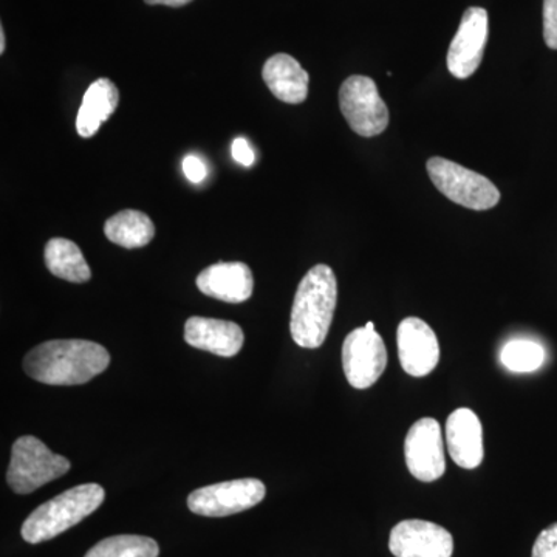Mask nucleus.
Segmentation results:
<instances>
[{
  "label": "nucleus",
  "mask_w": 557,
  "mask_h": 557,
  "mask_svg": "<svg viewBox=\"0 0 557 557\" xmlns=\"http://www.w3.org/2000/svg\"><path fill=\"white\" fill-rule=\"evenodd\" d=\"M70 467L69 458L51 453L39 438L24 435L11 449L7 483L14 493L25 496L67 474Z\"/></svg>",
  "instance_id": "20e7f679"
},
{
  "label": "nucleus",
  "mask_w": 557,
  "mask_h": 557,
  "mask_svg": "<svg viewBox=\"0 0 557 557\" xmlns=\"http://www.w3.org/2000/svg\"><path fill=\"white\" fill-rule=\"evenodd\" d=\"M265 494L267 487L258 479L231 480L193 491L188 508L205 518H226L256 507Z\"/></svg>",
  "instance_id": "6e6552de"
},
{
  "label": "nucleus",
  "mask_w": 557,
  "mask_h": 557,
  "mask_svg": "<svg viewBox=\"0 0 557 557\" xmlns=\"http://www.w3.org/2000/svg\"><path fill=\"white\" fill-rule=\"evenodd\" d=\"M500 361L509 372L530 373L542 368L545 350L533 341L515 339L502 350Z\"/></svg>",
  "instance_id": "412c9836"
},
{
  "label": "nucleus",
  "mask_w": 557,
  "mask_h": 557,
  "mask_svg": "<svg viewBox=\"0 0 557 557\" xmlns=\"http://www.w3.org/2000/svg\"><path fill=\"white\" fill-rule=\"evenodd\" d=\"M197 288L209 298L228 304H242L255 292V277L247 263L219 262L197 276Z\"/></svg>",
  "instance_id": "ddd939ff"
},
{
  "label": "nucleus",
  "mask_w": 557,
  "mask_h": 557,
  "mask_svg": "<svg viewBox=\"0 0 557 557\" xmlns=\"http://www.w3.org/2000/svg\"><path fill=\"white\" fill-rule=\"evenodd\" d=\"M262 78L271 94L287 104H300L309 95V73L295 58L277 53L265 62Z\"/></svg>",
  "instance_id": "dca6fc26"
},
{
  "label": "nucleus",
  "mask_w": 557,
  "mask_h": 557,
  "mask_svg": "<svg viewBox=\"0 0 557 557\" xmlns=\"http://www.w3.org/2000/svg\"><path fill=\"white\" fill-rule=\"evenodd\" d=\"M531 557H557V522L541 531Z\"/></svg>",
  "instance_id": "4be33fe9"
},
{
  "label": "nucleus",
  "mask_w": 557,
  "mask_h": 557,
  "mask_svg": "<svg viewBox=\"0 0 557 557\" xmlns=\"http://www.w3.org/2000/svg\"><path fill=\"white\" fill-rule=\"evenodd\" d=\"M104 498V487L98 483H86L64 491L28 516L22 525V539L36 545L60 536L69 528L78 525L81 520L94 515Z\"/></svg>",
  "instance_id": "7ed1b4c3"
},
{
  "label": "nucleus",
  "mask_w": 557,
  "mask_h": 557,
  "mask_svg": "<svg viewBox=\"0 0 557 557\" xmlns=\"http://www.w3.org/2000/svg\"><path fill=\"white\" fill-rule=\"evenodd\" d=\"M110 355L101 344L84 339H58L39 344L24 358L30 379L49 386H79L101 375Z\"/></svg>",
  "instance_id": "f257e3e1"
},
{
  "label": "nucleus",
  "mask_w": 557,
  "mask_h": 557,
  "mask_svg": "<svg viewBox=\"0 0 557 557\" xmlns=\"http://www.w3.org/2000/svg\"><path fill=\"white\" fill-rule=\"evenodd\" d=\"M44 259H46L47 269L53 276L73 282V284H84V282L90 281L89 263L84 259V255L75 242L54 237L47 244Z\"/></svg>",
  "instance_id": "6ab92c4d"
},
{
  "label": "nucleus",
  "mask_w": 557,
  "mask_h": 557,
  "mask_svg": "<svg viewBox=\"0 0 557 557\" xmlns=\"http://www.w3.org/2000/svg\"><path fill=\"white\" fill-rule=\"evenodd\" d=\"M490 32L487 11L471 7L463 13L448 51V69L457 79L474 75L482 64Z\"/></svg>",
  "instance_id": "9d476101"
},
{
  "label": "nucleus",
  "mask_w": 557,
  "mask_h": 557,
  "mask_svg": "<svg viewBox=\"0 0 557 557\" xmlns=\"http://www.w3.org/2000/svg\"><path fill=\"white\" fill-rule=\"evenodd\" d=\"M231 153H233V159L237 161V163L242 164V166H252L256 161L255 152H252L251 146L245 138H236L231 145Z\"/></svg>",
  "instance_id": "393cba45"
},
{
  "label": "nucleus",
  "mask_w": 557,
  "mask_h": 557,
  "mask_svg": "<svg viewBox=\"0 0 557 557\" xmlns=\"http://www.w3.org/2000/svg\"><path fill=\"white\" fill-rule=\"evenodd\" d=\"M343 368L348 384L359 391L372 387L383 375L387 348L372 321L348 333L343 344Z\"/></svg>",
  "instance_id": "0eeeda50"
},
{
  "label": "nucleus",
  "mask_w": 557,
  "mask_h": 557,
  "mask_svg": "<svg viewBox=\"0 0 557 557\" xmlns=\"http://www.w3.org/2000/svg\"><path fill=\"white\" fill-rule=\"evenodd\" d=\"M5 47H7V36L5 30H3V27L0 28V53H5Z\"/></svg>",
  "instance_id": "bb28decb"
},
{
  "label": "nucleus",
  "mask_w": 557,
  "mask_h": 557,
  "mask_svg": "<svg viewBox=\"0 0 557 557\" xmlns=\"http://www.w3.org/2000/svg\"><path fill=\"white\" fill-rule=\"evenodd\" d=\"M446 446L458 467L475 469L482 465L485 456L483 428L475 412L460 408L450 413L446 421Z\"/></svg>",
  "instance_id": "4468645a"
},
{
  "label": "nucleus",
  "mask_w": 557,
  "mask_h": 557,
  "mask_svg": "<svg viewBox=\"0 0 557 557\" xmlns=\"http://www.w3.org/2000/svg\"><path fill=\"white\" fill-rule=\"evenodd\" d=\"M405 457L410 474L420 482H435L445 475V445L435 418H421L412 424L405 440Z\"/></svg>",
  "instance_id": "1a4fd4ad"
},
{
  "label": "nucleus",
  "mask_w": 557,
  "mask_h": 557,
  "mask_svg": "<svg viewBox=\"0 0 557 557\" xmlns=\"http://www.w3.org/2000/svg\"><path fill=\"white\" fill-rule=\"evenodd\" d=\"M183 172L193 183H201L208 175L207 164L196 156H188L183 160Z\"/></svg>",
  "instance_id": "b1692460"
},
{
  "label": "nucleus",
  "mask_w": 557,
  "mask_h": 557,
  "mask_svg": "<svg viewBox=\"0 0 557 557\" xmlns=\"http://www.w3.org/2000/svg\"><path fill=\"white\" fill-rule=\"evenodd\" d=\"M160 547L153 539L121 534L98 542L84 557H159Z\"/></svg>",
  "instance_id": "aec40b11"
},
{
  "label": "nucleus",
  "mask_w": 557,
  "mask_h": 557,
  "mask_svg": "<svg viewBox=\"0 0 557 557\" xmlns=\"http://www.w3.org/2000/svg\"><path fill=\"white\" fill-rule=\"evenodd\" d=\"M388 549L395 557H450L454 537L446 528L428 520H403L388 537Z\"/></svg>",
  "instance_id": "9b49d317"
},
{
  "label": "nucleus",
  "mask_w": 557,
  "mask_h": 557,
  "mask_svg": "<svg viewBox=\"0 0 557 557\" xmlns=\"http://www.w3.org/2000/svg\"><path fill=\"white\" fill-rule=\"evenodd\" d=\"M104 234L112 244L120 247L143 248L156 237V225L145 212L124 209L106 222Z\"/></svg>",
  "instance_id": "a211bd4d"
},
{
  "label": "nucleus",
  "mask_w": 557,
  "mask_h": 557,
  "mask_svg": "<svg viewBox=\"0 0 557 557\" xmlns=\"http://www.w3.org/2000/svg\"><path fill=\"white\" fill-rule=\"evenodd\" d=\"M426 168L435 188L460 207L472 211H486L500 201V190L479 172L467 170L442 157L429 159Z\"/></svg>",
  "instance_id": "39448f33"
},
{
  "label": "nucleus",
  "mask_w": 557,
  "mask_h": 557,
  "mask_svg": "<svg viewBox=\"0 0 557 557\" xmlns=\"http://www.w3.org/2000/svg\"><path fill=\"white\" fill-rule=\"evenodd\" d=\"M399 364L410 376L423 379L438 366L440 344L434 330L420 318H406L397 332Z\"/></svg>",
  "instance_id": "f8f14e48"
},
{
  "label": "nucleus",
  "mask_w": 557,
  "mask_h": 557,
  "mask_svg": "<svg viewBox=\"0 0 557 557\" xmlns=\"http://www.w3.org/2000/svg\"><path fill=\"white\" fill-rule=\"evenodd\" d=\"M120 104L119 87L108 78H100L91 83L76 119V131L83 138H91L100 131L101 124L106 123L115 112Z\"/></svg>",
  "instance_id": "f3484780"
},
{
  "label": "nucleus",
  "mask_w": 557,
  "mask_h": 557,
  "mask_svg": "<svg viewBox=\"0 0 557 557\" xmlns=\"http://www.w3.org/2000/svg\"><path fill=\"white\" fill-rule=\"evenodd\" d=\"M338 302V281L329 265L313 267L293 300L289 332L302 348H319L327 338Z\"/></svg>",
  "instance_id": "f03ea898"
},
{
  "label": "nucleus",
  "mask_w": 557,
  "mask_h": 557,
  "mask_svg": "<svg viewBox=\"0 0 557 557\" xmlns=\"http://www.w3.org/2000/svg\"><path fill=\"white\" fill-rule=\"evenodd\" d=\"M185 341L199 350L211 351L222 358H233L244 347L245 335L236 322L193 317L185 324Z\"/></svg>",
  "instance_id": "2eb2a0df"
},
{
  "label": "nucleus",
  "mask_w": 557,
  "mask_h": 557,
  "mask_svg": "<svg viewBox=\"0 0 557 557\" xmlns=\"http://www.w3.org/2000/svg\"><path fill=\"white\" fill-rule=\"evenodd\" d=\"M544 39L548 49L557 50V0H544Z\"/></svg>",
  "instance_id": "5701e85b"
},
{
  "label": "nucleus",
  "mask_w": 557,
  "mask_h": 557,
  "mask_svg": "<svg viewBox=\"0 0 557 557\" xmlns=\"http://www.w3.org/2000/svg\"><path fill=\"white\" fill-rule=\"evenodd\" d=\"M339 108L350 129L359 137L372 138L388 126V109L380 97L375 81L354 75L339 89Z\"/></svg>",
  "instance_id": "423d86ee"
},
{
  "label": "nucleus",
  "mask_w": 557,
  "mask_h": 557,
  "mask_svg": "<svg viewBox=\"0 0 557 557\" xmlns=\"http://www.w3.org/2000/svg\"><path fill=\"white\" fill-rule=\"evenodd\" d=\"M148 5H166L172 9H180V7L188 5L193 0H145Z\"/></svg>",
  "instance_id": "a878e982"
}]
</instances>
